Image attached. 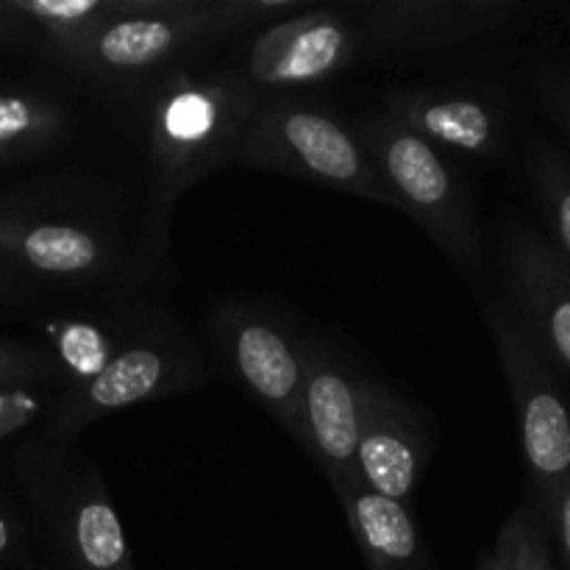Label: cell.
<instances>
[{"mask_svg":"<svg viewBox=\"0 0 570 570\" xmlns=\"http://www.w3.org/2000/svg\"><path fill=\"white\" fill-rule=\"evenodd\" d=\"M139 100L148 184L142 256L145 265H154L167 254L178 198L217 167L232 165L234 148L265 95L243 72L167 70Z\"/></svg>","mask_w":570,"mask_h":570,"instance_id":"obj_1","label":"cell"},{"mask_svg":"<svg viewBox=\"0 0 570 570\" xmlns=\"http://www.w3.org/2000/svg\"><path fill=\"white\" fill-rule=\"evenodd\" d=\"M28 523L56 570H137L98 468L67 440H31L14 460Z\"/></svg>","mask_w":570,"mask_h":570,"instance_id":"obj_2","label":"cell"},{"mask_svg":"<svg viewBox=\"0 0 570 570\" xmlns=\"http://www.w3.org/2000/svg\"><path fill=\"white\" fill-rule=\"evenodd\" d=\"M226 39L215 0H131L120 17L42 45L67 72L100 92L142 95L184 53Z\"/></svg>","mask_w":570,"mask_h":570,"instance_id":"obj_3","label":"cell"},{"mask_svg":"<svg viewBox=\"0 0 570 570\" xmlns=\"http://www.w3.org/2000/svg\"><path fill=\"white\" fill-rule=\"evenodd\" d=\"M0 259L31 287L72 295L126 293L134 271L109 220L39 198H0Z\"/></svg>","mask_w":570,"mask_h":570,"instance_id":"obj_4","label":"cell"},{"mask_svg":"<svg viewBox=\"0 0 570 570\" xmlns=\"http://www.w3.org/2000/svg\"><path fill=\"white\" fill-rule=\"evenodd\" d=\"M206 382L209 362L187 328L170 312L148 306L131 337L92 379L53 395L48 410L50 438L70 440L100 417L193 393Z\"/></svg>","mask_w":570,"mask_h":570,"instance_id":"obj_5","label":"cell"},{"mask_svg":"<svg viewBox=\"0 0 570 570\" xmlns=\"http://www.w3.org/2000/svg\"><path fill=\"white\" fill-rule=\"evenodd\" d=\"M354 134L371 156L395 209L406 212L445 259L465 276L482 271V239L471 193L449 156L401 126L387 111L356 120Z\"/></svg>","mask_w":570,"mask_h":570,"instance_id":"obj_6","label":"cell"},{"mask_svg":"<svg viewBox=\"0 0 570 570\" xmlns=\"http://www.w3.org/2000/svg\"><path fill=\"white\" fill-rule=\"evenodd\" d=\"M232 165L293 176L373 204L395 206L354 128L334 111L306 100H262L234 148Z\"/></svg>","mask_w":570,"mask_h":570,"instance_id":"obj_7","label":"cell"},{"mask_svg":"<svg viewBox=\"0 0 570 570\" xmlns=\"http://www.w3.org/2000/svg\"><path fill=\"white\" fill-rule=\"evenodd\" d=\"M484 323L510 384L534 501L543 504L570 479V412L554 362L507 301L484 304Z\"/></svg>","mask_w":570,"mask_h":570,"instance_id":"obj_8","label":"cell"},{"mask_svg":"<svg viewBox=\"0 0 570 570\" xmlns=\"http://www.w3.org/2000/svg\"><path fill=\"white\" fill-rule=\"evenodd\" d=\"M209 337L234 382L298 440L306 345L282 317L245 301H223L209 312Z\"/></svg>","mask_w":570,"mask_h":570,"instance_id":"obj_9","label":"cell"},{"mask_svg":"<svg viewBox=\"0 0 570 570\" xmlns=\"http://www.w3.org/2000/svg\"><path fill=\"white\" fill-rule=\"evenodd\" d=\"M362 48L365 37L351 3H315L301 14L265 28L250 42L243 76L259 92L309 87L348 70Z\"/></svg>","mask_w":570,"mask_h":570,"instance_id":"obj_10","label":"cell"},{"mask_svg":"<svg viewBox=\"0 0 570 570\" xmlns=\"http://www.w3.org/2000/svg\"><path fill=\"white\" fill-rule=\"evenodd\" d=\"M304 345L306 376L295 443L315 460L328 488L340 490L356 479L360 376L323 337H304Z\"/></svg>","mask_w":570,"mask_h":570,"instance_id":"obj_11","label":"cell"},{"mask_svg":"<svg viewBox=\"0 0 570 570\" xmlns=\"http://www.w3.org/2000/svg\"><path fill=\"white\" fill-rule=\"evenodd\" d=\"M507 304L551 362L570 371V265L521 217L501 220Z\"/></svg>","mask_w":570,"mask_h":570,"instance_id":"obj_12","label":"cell"},{"mask_svg":"<svg viewBox=\"0 0 570 570\" xmlns=\"http://www.w3.org/2000/svg\"><path fill=\"white\" fill-rule=\"evenodd\" d=\"M367 48L412 56L471 42L521 11L512 0H362L351 3Z\"/></svg>","mask_w":570,"mask_h":570,"instance_id":"obj_13","label":"cell"},{"mask_svg":"<svg viewBox=\"0 0 570 570\" xmlns=\"http://www.w3.org/2000/svg\"><path fill=\"white\" fill-rule=\"evenodd\" d=\"M429 460V426L421 412L373 376H360L356 479L371 493L406 504Z\"/></svg>","mask_w":570,"mask_h":570,"instance_id":"obj_14","label":"cell"},{"mask_svg":"<svg viewBox=\"0 0 570 570\" xmlns=\"http://www.w3.org/2000/svg\"><path fill=\"white\" fill-rule=\"evenodd\" d=\"M384 111L443 154L493 161L504 154V106L465 87H412L387 92Z\"/></svg>","mask_w":570,"mask_h":570,"instance_id":"obj_15","label":"cell"},{"mask_svg":"<svg viewBox=\"0 0 570 570\" xmlns=\"http://www.w3.org/2000/svg\"><path fill=\"white\" fill-rule=\"evenodd\" d=\"M145 312H148V304L134 298L131 293H111L104 295V301L95 306L65 309L45 317L39 332L45 337V348L50 351L59 367L56 393L92 379L131 337Z\"/></svg>","mask_w":570,"mask_h":570,"instance_id":"obj_16","label":"cell"},{"mask_svg":"<svg viewBox=\"0 0 570 570\" xmlns=\"http://www.w3.org/2000/svg\"><path fill=\"white\" fill-rule=\"evenodd\" d=\"M367 570H432L410 507L362 488L360 479L334 490Z\"/></svg>","mask_w":570,"mask_h":570,"instance_id":"obj_17","label":"cell"},{"mask_svg":"<svg viewBox=\"0 0 570 570\" xmlns=\"http://www.w3.org/2000/svg\"><path fill=\"white\" fill-rule=\"evenodd\" d=\"M70 111L56 100L22 89H0V167L20 165L61 145Z\"/></svg>","mask_w":570,"mask_h":570,"instance_id":"obj_18","label":"cell"},{"mask_svg":"<svg viewBox=\"0 0 570 570\" xmlns=\"http://www.w3.org/2000/svg\"><path fill=\"white\" fill-rule=\"evenodd\" d=\"M128 3L131 0H3L6 9L28 28L39 48L95 22L120 17Z\"/></svg>","mask_w":570,"mask_h":570,"instance_id":"obj_19","label":"cell"},{"mask_svg":"<svg viewBox=\"0 0 570 570\" xmlns=\"http://www.w3.org/2000/svg\"><path fill=\"white\" fill-rule=\"evenodd\" d=\"M529 178H532L534 198L551 232L549 243L570 265V161L554 145L532 142Z\"/></svg>","mask_w":570,"mask_h":570,"instance_id":"obj_20","label":"cell"},{"mask_svg":"<svg viewBox=\"0 0 570 570\" xmlns=\"http://www.w3.org/2000/svg\"><path fill=\"white\" fill-rule=\"evenodd\" d=\"M540 521L538 504H523L512 512L501 527L495 546L482 554L476 570H529V549H532V534Z\"/></svg>","mask_w":570,"mask_h":570,"instance_id":"obj_21","label":"cell"},{"mask_svg":"<svg viewBox=\"0 0 570 570\" xmlns=\"http://www.w3.org/2000/svg\"><path fill=\"white\" fill-rule=\"evenodd\" d=\"M0 384H45L59 387V367L45 345L0 337Z\"/></svg>","mask_w":570,"mask_h":570,"instance_id":"obj_22","label":"cell"},{"mask_svg":"<svg viewBox=\"0 0 570 570\" xmlns=\"http://www.w3.org/2000/svg\"><path fill=\"white\" fill-rule=\"evenodd\" d=\"M53 387L45 384H0V443L31 426L39 415H48Z\"/></svg>","mask_w":570,"mask_h":570,"instance_id":"obj_23","label":"cell"},{"mask_svg":"<svg viewBox=\"0 0 570 570\" xmlns=\"http://www.w3.org/2000/svg\"><path fill=\"white\" fill-rule=\"evenodd\" d=\"M45 557L33 549V532L28 518L14 501L0 493V570H42Z\"/></svg>","mask_w":570,"mask_h":570,"instance_id":"obj_24","label":"cell"},{"mask_svg":"<svg viewBox=\"0 0 570 570\" xmlns=\"http://www.w3.org/2000/svg\"><path fill=\"white\" fill-rule=\"evenodd\" d=\"M538 98L570 137V67L546 65L538 72Z\"/></svg>","mask_w":570,"mask_h":570,"instance_id":"obj_25","label":"cell"},{"mask_svg":"<svg viewBox=\"0 0 570 570\" xmlns=\"http://www.w3.org/2000/svg\"><path fill=\"white\" fill-rule=\"evenodd\" d=\"M538 507L543 512L546 523H549V534H554L557 543H560L562 560H566V568L570 570V479L549 501H543Z\"/></svg>","mask_w":570,"mask_h":570,"instance_id":"obj_26","label":"cell"},{"mask_svg":"<svg viewBox=\"0 0 570 570\" xmlns=\"http://www.w3.org/2000/svg\"><path fill=\"white\" fill-rule=\"evenodd\" d=\"M529 570H557L554 560H551L549 523H546L543 512H540V521H538V527H534V534H532V549H529Z\"/></svg>","mask_w":570,"mask_h":570,"instance_id":"obj_27","label":"cell"},{"mask_svg":"<svg viewBox=\"0 0 570 570\" xmlns=\"http://www.w3.org/2000/svg\"><path fill=\"white\" fill-rule=\"evenodd\" d=\"M31 284L14 271L6 259H0V301H20L28 295Z\"/></svg>","mask_w":570,"mask_h":570,"instance_id":"obj_28","label":"cell"},{"mask_svg":"<svg viewBox=\"0 0 570 570\" xmlns=\"http://www.w3.org/2000/svg\"><path fill=\"white\" fill-rule=\"evenodd\" d=\"M20 42L33 45L31 33H28V28L22 26V22L6 9L3 0H0V45H20Z\"/></svg>","mask_w":570,"mask_h":570,"instance_id":"obj_29","label":"cell"},{"mask_svg":"<svg viewBox=\"0 0 570 570\" xmlns=\"http://www.w3.org/2000/svg\"><path fill=\"white\" fill-rule=\"evenodd\" d=\"M42 570H56V568H50V566H48V560H45V566H42Z\"/></svg>","mask_w":570,"mask_h":570,"instance_id":"obj_30","label":"cell"}]
</instances>
